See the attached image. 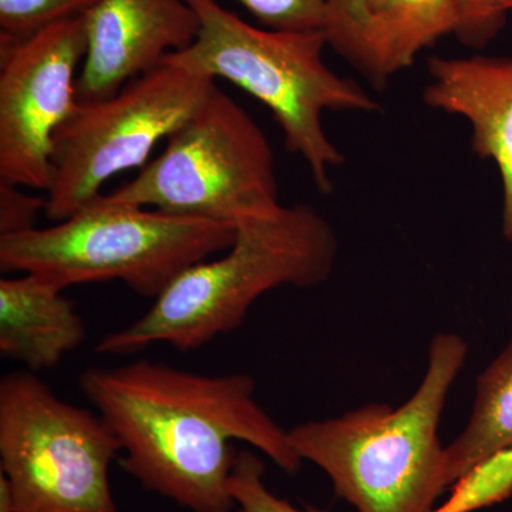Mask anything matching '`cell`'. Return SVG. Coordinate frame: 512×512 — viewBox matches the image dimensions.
Returning a JSON list of instances; mask_svg holds the SVG:
<instances>
[{"label": "cell", "mask_w": 512, "mask_h": 512, "mask_svg": "<svg viewBox=\"0 0 512 512\" xmlns=\"http://www.w3.org/2000/svg\"><path fill=\"white\" fill-rule=\"evenodd\" d=\"M80 389L119 440L121 467L144 490L190 512H234L235 441L286 473L301 468L288 431L256 402L245 373L200 375L141 359L90 367Z\"/></svg>", "instance_id": "6da1fadb"}, {"label": "cell", "mask_w": 512, "mask_h": 512, "mask_svg": "<svg viewBox=\"0 0 512 512\" xmlns=\"http://www.w3.org/2000/svg\"><path fill=\"white\" fill-rule=\"evenodd\" d=\"M338 252L335 229L306 204L282 205L269 217L238 222L234 242L220 258L192 265L146 315L104 336L94 350L128 356L156 343L180 352L200 349L238 329L265 292L328 281Z\"/></svg>", "instance_id": "7a4b0ae2"}, {"label": "cell", "mask_w": 512, "mask_h": 512, "mask_svg": "<svg viewBox=\"0 0 512 512\" xmlns=\"http://www.w3.org/2000/svg\"><path fill=\"white\" fill-rule=\"evenodd\" d=\"M457 333L431 339L423 380L400 407L370 403L335 419L288 430L301 460L322 468L357 512H430L450 487L439 427L451 386L467 359Z\"/></svg>", "instance_id": "3957f363"}, {"label": "cell", "mask_w": 512, "mask_h": 512, "mask_svg": "<svg viewBox=\"0 0 512 512\" xmlns=\"http://www.w3.org/2000/svg\"><path fill=\"white\" fill-rule=\"evenodd\" d=\"M187 2L200 19L197 39L163 63L228 80L261 101L282 128L286 150L306 161L320 194H330V171L345 164L346 157L329 140L323 113L373 114L382 106L359 84L340 77L323 62V49L329 45L323 30L259 29L217 0Z\"/></svg>", "instance_id": "277c9868"}, {"label": "cell", "mask_w": 512, "mask_h": 512, "mask_svg": "<svg viewBox=\"0 0 512 512\" xmlns=\"http://www.w3.org/2000/svg\"><path fill=\"white\" fill-rule=\"evenodd\" d=\"M237 227L107 200L53 227L0 237L3 274L45 276L63 289L121 281L157 299L192 265L227 251Z\"/></svg>", "instance_id": "5b68a950"}, {"label": "cell", "mask_w": 512, "mask_h": 512, "mask_svg": "<svg viewBox=\"0 0 512 512\" xmlns=\"http://www.w3.org/2000/svg\"><path fill=\"white\" fill-rule=\"evenodd\" d=\"M104 195L110 201L235 227L282 207L268 138L218 86L167 138L160 156L130 183Z\"/></svg>", "instance_id": "8992f818"}, {"label": "cell", "mask_w": 512, "mask_h": 512, "mask_svg": "<svg viewBox=\"0 0 512 512\" xmlns=\"http://www.w3.org/2000/svg\"><path fill=\"white\" fill-rule=\"evenodd\" d=\"M120 453L99 413L64 402L36 373L0 380V473L15 512H117L110 468Z\"/></svg>", "instance_id": "52a82bcc"}, {"label": "cell", "mask_w": 512, "mask_h": 512, "mask_svg": "<svg viewBox=\"0 0 512 512\" xmlns=\"http://www.w3.org/2000/svg\"><path fill=\"white\" fill-rule=\"evenodd\" d=\"M215 86L210 77L161 63L109 99L79 101L55 136L46 217H72L101 197L114 175L147 165L154 147L183 126Z\"/></svg>", "instance_id": "ba28073f"}, {"label": "cell", "mask_w": 512, "mask_h": 512, "mask_svg": "<svg viewBox=\"0 0 512 512\" xmlns=\"http://www.w3.org/2000/svg\"><path fill=\"white\" fill-rule=\"evenodd\" d=\"M86 47L84 16L0 42V181L49 190L55 136L79 103Z\"/></svg>", "instance_id": "9c48e42d"}, {"label": "cell", "mask_w": 512, "mask_h": 512, "mask_svg": "<svg viewBox=\"0 0 512 512\" xmlns=\"http://www.w3.org/2000/svg\"><path fill=\"white\" fill-rule=\"evenodd\" d=\"M84 25L87 47L77 101L92 103L190 47L200 19L187 0H99L84 15Z\"/></svg>", "instance_id": "30bf717a"}, {"label": "cell", "mask_w": 512, "mask_h": 512, "mask_svg": "<svg viewBox=\"0 0 512 512\" xmlns=\"http://www.w3.org/2000/svg\"><path fill=\"white\" fill-rule=\"evenodd\" d=\"M423 100L471 127V150L491 160L503 183V232L512 241V57H430Z\"/></svg>", "instance_id": "8fae6325"}, {"label": "cell", "mask_w": 512, "mask_h": 512, "mask_svg": "<svg viewBox=\"0 0 512 512\" xmlns=\"http://www.w3.org/2000/svg\"><path fill=\"white\" fill-rule=\"evenodd\" d=\"M86 336L82 316L56 282L35 274L0 279V356L37 373L59 365Z\"/></svg>", "instance_id": "7c38bea8"}, {"label": "cell", "mask_w": 512, "mask_h": 512, "mask_svg": "<svg viewBox=\"0 0 512 512\" xmlns=\"http://www.w3.org/2000/svg\"><path fill=\"white\" fill-rule=\"evenodd\" d=\"M458 20V0H383L370 18L365 76L384 86L427 47L454 35Z\"/></svg>", "instance_id": "4fadbf2b"}, {"label": "cell", "mask_w": 512, "mask_h": 512, "mask_svg": "<svg viewBox=\"0 0 512 512\" xmlns=\"http://www.w3.org/2000/svg\"><path fill=\"white\" fill-rule=\"evenodd\" d=\"M508 447H512V339L478 376L466 429L446 447L448 485Z\"/></svg>", "instance_id": "5bb4252c"}, {"label": "cell", "mask_w": 512, "mask_h": 512, "mask_svg": "<svg viewBox=\"0 0 512 512\" xmlns=\"http://www.w3.org/2000/svg\"><path fill=\"white\" fill-rule=\"evenodd\" d=\"M512 494V447L484 458L453 484L450 497L430 512H474Z\"/></svg>", "instance_id": "9a60e30c"}, {"label": "cell", "mask_w": 512, "mask_h": 512, "mask_svg": "<svg viewBox=\"0 0 512 512\" xmlns=\"http://www.w3.org/2000/svg\"><path fill=\"white\" fill-rule=\"evenodd\" d=\"M99 0H0V42H20L63 20L87 15Z\"/></svg>", "instance_id": "2e32d148"}, {"label": "cell", "mask_w": 512, "mask_h": 512, "mask_svg": "<svg viewBox=\"0 0 512 512\" xmlns=\"http://www.w3.org/2000/svg\"><path fill=\"white\" fill-rule=\"evenodd\" d=\"M265 464L252 451H238L229 477V493L237 512H325L295 507L266 487Z\"/></svg>", "instance_id": "e0dca14e"}, {"label": "cell", "mask_w": 512, "mask_h": 512, "mask_svg": "<svg viewBox=\"0 0 512 512\" xmlns=\"http://www.w3.org/2000/svg\"><path fill=\"white\" fill-rule=\"evenodd\" d=\"M328 8L329 46L366 74L367 32L372 18L366 0H328Z\"/></svg>", "instance_id": "ac0fdd59"}, {"label": "cell", "mask_w": 512, "mask_h": 512, "mask_svg": "<svg viewBox=\"0 0 512 512\" xmlns=\"http://www.w3.org/2000/svg\"><path fill=\"white\" fill-rule=\"evenodd\" d=\"M266 29L285 32L323 30L329 23L328 0H238Z\"/></svg>", "instance_id": "d6986e66"}, {"label": "cell", "mask_w": 512, "mask_h": 512, "mask_svg": "<svg viewBox=\"0 0 512 512\" xmlns=\"http://www.w3.org/2000/svg\"><path fill=\"white\" fill-rule=\"evenodd\" d=\"M460 20L454 36L471 49H485L507 25L503 0H458Z\"/></svg>", "instance_id": "ffe728a7"}, {"label": "cell", "mask_w": 512, "mask_h": 512, "mask_svg": "<svg viewBox=\"0 0 512 512\" xmlns=\"http://www.w3.org/2000/svg\"><path fill=\"white\" fill-rule=\"evenodd\" d=\"M22 188L0 181V237L32 231L37 228L40 211L46 210V197L30 194Z\"/></svg>", "instance_id": "44dd1931"}, {"label": "cell", "mask_w": 512, "mask_h": 512, "mask_svg": "<svg viewBox=\"0 0 512 512\" xmlns=\"http://www.w3.org/2000/svg\"><path fill=\"white\" fill-rule=\"evenodd\" d=\"M0 512H15V494L8 478L0 473Z\"/></svg>", "instance_id": "7402d4cb"}, {"label": "cell", "mask_w": 512, "mask_h": 512, "mask_svg": "<svg viewBox=\"0 0 512 512\" xmlns=\"http://www.w3.org/2000/svg\"><path fill=\"white\" fill-rule=\"evenodd\" d=\"M366 2L367 6H369L370 12H373V10H376L380 5H382L383 0H366Z\"/></svg>", "instance_id": "603a6c76"}, {"label": "cell", "mask_w": 512, "mask_h": 512, "mask_svg": "<svg viewBox=\"0 0 512 512\" xmlns=\"http://www.w3.org/2000/svg\"><path fill=\"white\" fill-rule=\"evenodd\" d=\"M503 6H504V9L507 10V13L511 12V10H512V0H503Z\"/></svg>", "instance_id": "cb8c5ba5"}]
</instances>
